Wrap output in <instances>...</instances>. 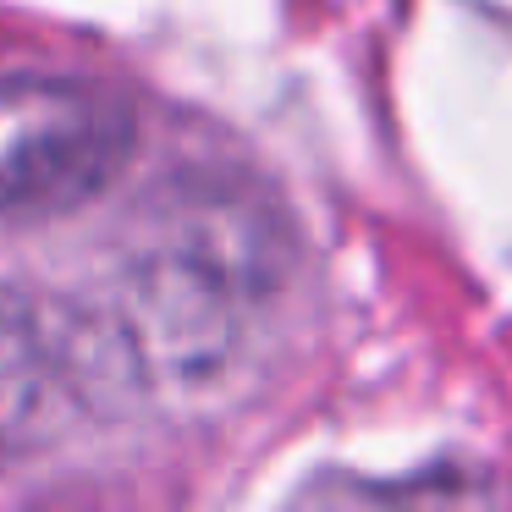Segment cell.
Wrapping results in <instances>:
<instances>
[{
  "label": "cell",
  "mask_w": 512,
  "mask_h": 512,
  "mask_svg": "<svg viewBox=\"0 0 512 512\" xmlns=\"http://www.w3.org/2000/svg\"><path fill=\"white\" fill-rule=\"evenodd\" d=\"M281 281V243L243 204H199L122 281V342L166 391L215 386Z\"/></svg>",
  "instance_id": "1"
},
{
  "label": "cell",
  "mask_w": 512,
  "mask_h": 512,
  "mask_svg": "<svg viewBox=\"0 0 512 512\" xmlns=\"http://www.w3.org/2000/svg\"><path fill=\"white\" fill-rule=\"evenodd\" d=\"M133 116L116 94L56 72H0V221L78 210L122 177Z\"/></svg>",
  "instance_id": "2"
},
{
  "label": "cell",
  "mask_w": 512,
  "mask_h": 512,
  "mask_svg": "<svg viewBox=\"0 0 512 512\" xmlns=\"http://www.w3.org/2000/svg\"><path fill=\"white\" fill-rule=\"evenodd\" d=\"M45 391V342H39L28 309L0 292V452H12L23 424L34 419Z\"/></svg>",
  "instance_id": "3"
}]
</instances>
